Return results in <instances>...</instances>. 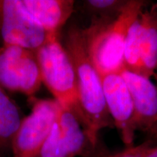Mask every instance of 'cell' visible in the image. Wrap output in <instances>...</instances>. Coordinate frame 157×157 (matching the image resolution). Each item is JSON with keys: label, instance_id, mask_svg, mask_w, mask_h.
<instances>
[{"label": "cell", "instance_id": "7a4b0ae2", "mask_svg": "<svg viewBox=\"0 0 157 157\" xmlns=\"http://www.w3.org/2000/svg\"><path fill=\"white\" fill-rule=\"evenodd\" d=\"M142 1H128L117 18L93 23L84 31L87 52L100 76L119 73L124 68L123 50L127 30L143 10Z\"/></svg>", "mask_w": 157, "mask_h": 157}, {"label": "cell", "instance_id": "8992f818", "mask_svg": "<svg viewBox=\"0 0 157 157\" xmlns=\"http://www.w3.org/2000/svg\"><path fill=\"white\" fill-rule=\"evenodd\" d=\"M54 35L43 29L17 5L0 0V42L36 52Z\"/></svg>", "mask_w": 157, "mask_h": 157}, {"label": "cell", "instance_id": "8fae6325", "mask_svg": "<svg viewBox=\"0 0 157 157\" xmlns=\"http://www.w3.org/2000/svg\"><path fill=\"white\" fill-rule=\"evenodd\" d=\"M140 45L143 74L151 78L157 69V4L141 13Z\"/></svg>", "mask_w": 157, "mask_h": 157}, {"label": "cell", "instance_id": "e0dca14e", "mask_svg": "<svg viewBox=\"0 0 157 157\" xmlns=\"http://www.w3.org/2000/svg\"><path fill=\"white\" fill-rule=\"evenodd\" d=\"M156 72H157V69H156Z\"/></svg>", "mask_w": 157, "mask_h": 157}, {"label": "cell", "instance_id": "52a82bcc", "mask_svg": "<svg viewBox=\"0 0 157 157\" xmlns=\"http://www.w3.org/2000/svg\"><path fill=\"white\" fill-rule=\"evenodd\" d=\"M59 103L36 100L30 114L23 118L12 143L13 157H37L56 121Z\"/></svg>", "mask_w": 157, "mask_h": 157}, {"label": "cell", "instance_id": "9a60e30c", "mask_svg": "<svg viewBox=\"0 0 157 157\" xmlns=\"http://www.w3.org/2000/svg\"><path fill=\"white\" fill-rule=\"evenodd\" d=\"M148 144V143L147 142L137 146H133L132 147H129L122 151L117 153L114 155L109 156L108 157H141L143 151Z\"/></svg>", "mask_w": 157, "mask_h": 157}, {"label": "cell", "instance_id": "2e32d148", "mask_svg": "<svg viewBox=\"0 0 157 157\" xmlns=\"http://www.w3.org/2000/svg\"><path fill=\"white\" fill-rule=\"evenodd\" d=\"M141 157H157V145L151 146L148 143L143 151Z\"/></svg>", "mask_w": 157, "mask_h": 157}, {"label": "cell", "instance_id": "9c48e42d", "mask_svg": "<svg viewBox=\"0 0 157 157\" xmlns=\"http://www.w3.org/2000/svg\"><path fill=\"white\" fill-rule=\"evenodd\" d=\"M119 74L132 97L137 130L157 137V86L150 78L125 68Z\"/></svg>", "mask_w": 157, "mask_h": 157}, {"label": "cell", "instance_id": "5b68a950", "mask_svg": "<svg viewBox=\"0 0 157 157\" xmlns=\"http://www.w3.org/2000/svg\"><path fill=\"white\" fill-rule=\"evenodd\" d=\"M42 83L35 52L15 45H0V87L31 96Z\"/></svg>", "mask_w": 157, "mask_h": 157}, {"label": "cell", "instance_id": "4fadbf2b", "mask_svg": "<svg viewBox=\"0 0 157 157\" xmlns=\"http://www.w3.org/2000/svg\"><path fill=\"white\" fill-rule=\"evenodd\" d=\"M140 14L127 30L124 44L123 59L124 68L143 76L140 60Z\"/></svg>", "mask_w": 157, "mask_h": 157}, {"label": "cell", "instance_id": "6da1fadb", "mask_svg": "<svg viewBox=\"0 0 157 157\" xmlns=\"http://www.w3.org/2000/svg\"><path fill=\"white\" fill-rule=\"evenodd\" d=\"M63 46L75 71L78 98L76 115L88 139L98 146L99 132L113 125L105 104L101 77L90 60L83 30L71 27Z\"/></svg>", "mask_w": 157, "mask_h": 157}, {"label": "cell", "instance_id": "5bb4252c", "mask_svg": "<svg viewBox=\"0 0 157 157\" xmlns=\"http://www.w3.org/2000/svg\"><path fill=\"white\" fill-rule=\"evenodd\" d=\"M128 1L117 0H87L84 1L85 8L97 19L93 23H107L119 16Z\"/></svg>", "mask_w": 157, "mask_h": 157}, {"label": "cell", "instance_id": "30bf717a", "mask_svg": "<svg viewBox=\"0 0 157 157\" xmlns=\"http://www.w3.org/2000/svg\"><path fill=\"white\" fill-rule=\"evenodd\" d=\"M21 9L43 29L58 34L74 12L72 0H16Z\"/></svg>", "mask_w": 157, "mask_h": 157}, {"label": "cell", "instance_id": "ba28073f", "mask_svg": "<svg viewBox=\"0 0 157 157\" xmlns=\"http://www.w3.org/2000/svg\"><path fill=\"white\" fill-rule=\"evenodd\" d=\"M102 84L107 109L121 134L127 148L133 146L137 131L133 102L124 82L119 73L101 75Z\"/></svg>", "mask_w": 157, "mask_h": 157}, {"label": "cell", "instance_id": "277c9868", "mask_svg": "<svg viewBox=\"0 0 157 157\" xmlns=\"http://www.w3.org/2000/svg\"><path fill=\"white\" fill-rule=\"evenodd\" d=\"M96 148L74 111L59 105L56 121L37 157H93Z\"/></svg>", "mask_w": 157, "mask_h": 157}, {"label": "cell", "instance_id": "7c38bea8", "mask_svg": "<svg viewBox=\"0 0 157 157\" xmlns=\"http://www.w3.org/2000/svg\"><path fill=\"white\" fill-rule=\"evenodd\" d=\"M22 119L18 107L0 87V151L11 148Z\"/></svg>", "mask_w": 157, "mask_h": 157}, {"label": "cell", "instance_id": "3957f363", "mask_svg": "<svg viewBox=\"0 0 157 157\" xmlns=\"http://www.w3.org/2000/svg\"><path fill=\"white\" fill-rule=\"evenodd\" d=\"M35 53L43 83L59 105L76 113L78 98L75 71L58 35L52 36Z\"/></svg>", "mask_w": 157, "mask_h": 157}]
</instances>
